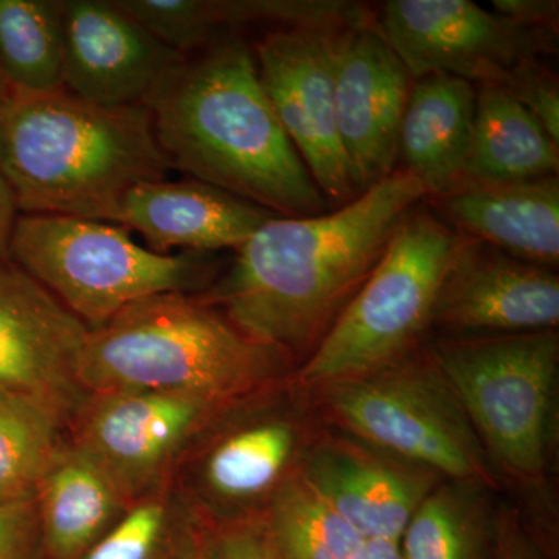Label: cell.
Instances as JSON below:
<instances>
[{"label": "cell", "mask_w": 559, "mask_h": 559, "mask_svg": "<svg viewBox=\"0 0 559 559\" xmlns=\"http://www.w3.org/2000/svg\"><path fill=\"white\" fill-rule=\"evenodd\" d=\"M0 165L20 215L105 223L128 191L171 170L145 105L13 86L0 102Z\"/></svg>", "instance_id": "3"}, {"label": "cell", "mask_w": 559, "mask_h": 559, "mask_svg": "<svg viewBox=\"0 0 559 559\" xmlns=\"http://www.w3.org/2000/svg\"><path fill=\"white\" fill-rule=\"evenodd\" d=\"M0 559H43L35 499L0 507Z\"/></svg>", "instance_id": "30"}, {"label": "cell", "mask_w": 559, "mask_h": 559, "mask_svg": "<svg viewBox=\"0 0 559 559\" xmlns=\"http://www.w3.org/2000/svg\"><path fill=\"white\" fill-rule=\"evenodd\" d=\"M360 16L278 25L252 46L275 116L331 209L360 194L337 134L333 80L337 33Z\"/></svg>", "instance_id": "9"}, {"label": "cell", "mask_w": 559, "mask_h": 559, "mask_svg": "<svg viewBox=\"0 0 559 559\" xmlns=\"http://www.w3.org/2000/svg\"><path fill=\"white\" fill-rule=\"evenodd\" d=\"M282 355L200 296L175 290L134 301L90 329L76 378L86 395L151 390L223 406L271 380Z\"/></svg>", "instance_id": "4"}, {"label": "cell", "mask_w": 559, "mask_h": 559, "mask_svg": "<svg viewBox=\"0 0 559 559\" xmlns=\"http://www.w3.org/2000/svg\"><path fill=\"white\" fill-rule=\"evenodd\" d=\"M218 407L182 393H91L70 421L72 444L132 503L162 487L179 452Z\"/></svg>", "instance_id": "11"}, {"label": "cell", "mask_w": 559, "mask_h": 559, "mask_svg": "<svg viewBox=\"0 0 559 559\" xmlns=\"http://www.w3.org/2000/svg\"><path fill=\"white\" fill-rule=\"evenodd\" d=\"M329 393L334 418L378 451L450 480H491L488 452L432 359H403Z\"/></svg>", "instance_id": "8"}, {"label": "cell", "mask_w": 559, "mask_h": 559, "mask_svg": "<svg viewBox=\"0 0 559 559\" xmlns=\"http://www.w3.org/2000/svg\"><path fill=\"white\" fill-rule=\"evenodd\" d=\"M374 17L414 80L444 73L506 87L525 66L558 53V32L520 27L469 0H388Z\"/></svg>", "instance_id": "10"}, {"label": "cell", "mask_w": 559, "mask_h": 559, "mask_svg": "<svg viewBox=\"0 0 559 559\" xmlns=\"http://www.w3.org/2000/svg\"><path fill=\"white\" fill-rule=\"evenodd\" d=\"M476 481L451 480L419 503L401 536L404 559H491V524Z\"/></svg>", "instance_id": "24"}, {"label": "cell", "mask_w": 559, "mask_h": 559, "mask_svg": "<svg viewBox=\"0 0 559 559\" xmlns=\"http://www.w3.org/2000/svg\"><path fill=\"white\" fill-rule=\"evenodd\" d=\"M64 2L0 0V68L10 86L64 91Z\"/></svg>", "instance_id": "25"}, {"label": "cell", "mask_w": 559, "mask_h": 559, "mask_svg": "<svg viewBox=\"0 0 559 559\" xmlns=\"http://www.w3.org/2000/svg\"><path fill=\"white\" fill-rule=\"evenodd\" d=\"M201 550H202V544H201L200 549H198V550H197V554H194V555H193V558H191V559H200V557H201Z\"/></svg>", "instance_id": "37"}, {"label": "cell", "mask_w": 559, "mask_h": 559, "mask_svg": "<svg viewBox=\"0 0 559 559\" xmlns=\"http://www.w3.org/2000/svg\"><path fill=\"white\" fill-rule=\"evenodd\" d=\"M502 90L522 103L559 143V83L546 62L525 66Z\"/></svg>", "instance_id": "29"}, {"label": "cell", "mask_w": 559, "mask_h": 559, "mask_svg": "<svg viewBox=\"0 0 559 559\" xmlns=\"http://www.w3.org/2000/svg\"><path fill=\"white\" fill-rule=\"evenodd\" d=\"M477 87L469 81L432 73L412 81L401 121L400 170L429 194L450 189L465 175Z\"/></svg>", "instance_id": "19"}, {"label": "cell", "mask_w": 559, "mask_h": 559, "mask_svg": "<svg viewBox=\"0 0 559 559\" xmlns=\"http://www.w3.org/2000/svg\"><path fill=\"white\" fill-rule=\"evenodd\" d=\"M558 323L555 270L463 235L433 308L432 325L463 336H498L557 330Z\"/></svg>", "instance_id": "14"}, {"label": "cell", "mask_w": 559, "mask_h": 559, "mask_svg": "<svg viewBox=\"0 0 559 559\" xmlns=\"http://www.w3.org/2000/svg\"><path fill=\"white\" fill-rule=\"evenodd\" d=\"M17 216H20V212L14 204L13 193H11L9 182L2 171V165H0V257H9L11 234H13Z\"/></svg>", "instance_id": "33"}, {"label": "cell", "mask_w": 559, "mask_h": 559, "mask_svg": "<svg viewBox=\"0 0 559 559\" xmlns=\"http://www.w3.org/2000/svg\"><path fill=\"white\" fill-rule=\"evenodd\" d=\"M87 331L38 280L0 257V390L40 401L69 426L87 396L76 378Z\"/></svg>", "instance_id": "13"}, {"label": "cell", "mask_w": 559, "mask_h": 559, "mask_svg": "<svg viewBox=\"0 0 559 559\" xmlns=\"http://www.w3.org/2000/svg\"><path fill=\"white\" fill-rule=\"evenodd\" d=\"M160 43L179 53L200 51L250 24H307L344 16L342 0H116Z\"/></svg>", "instance_id": "21"}, {"label": "cell", "mask_w": 559, "mask_h": 559, "mask_svg": "<svg viewBox=\"0 0 559 559\" xmlns=\"http://www.w3.org/2000/svg\"><path fill=\"white\" fill-rule=\"evenodd\" d=\"M349 559H404L400 543L389 539H364Z\"/></svg>", "instance_id": "34"}, {"label": "cell", "mask_w": 559, "mask_h": 559, "mask_svg": "<svg viewBox=\"0 0 559 559\" xmlns=\"http://www.w3.org/2000/svg\"><path fill=\"white\" fill-rule=\"evenodd\" d=\"M462 241L423 201L409 210L370 277L311 353L301 380L329 388L406 359L432 326Z\"/></svg>", "instance_id": "5"}, {"label": "cell", "mask_w": 559, "mask_h": 559, "mask_svg": "<svg viewBox=\"0 0 559 559\" xmlns=\"http://www.w3.org/2000/svg\"><path fill=\"white\" fill-rule=\"evenodd\" d=\"M275 213L197 179L156 180L128 191L112 223L135 230L153 252L240 249Z\"/></svg>", "instance_id": "17"}, {"label": "cell", "mask_w": 559, "mask_h": 559, "mask_svg": "<svg viewBox=\"0 0 559 559\" xmlns=\"http://www.w3.org/2000/svg\"><path fill=\"white\" fill-rule=\"evenodd\" d=\"M43 559H83L131 506L79 448L62 444L35 492Z\"/></svg>", "instance_id": "20"}, {"label": "cell", "mask_w": 559, "mask_h": 559, "mask_svg": "<svg viewBox=\"0 0 559 559\" xmlns=\"http://www.w3.org/2000/svg\"><path fill=\"white\" fill-rule=\"evenodd\" d=\"M9 257L72 314L95 329L134 301L212 285L215 253L162 255L105 221L66 215H20Z\"/></svg>", "instance_id": "6"}, {"label": "cell", "mask_w": 559, "mask_h": 559, "mask_svg": "<svg viewBox=\"0 0 559 559\" xmlns=\"http://www.w3.org/2000/svg\"><path fill=\"white\" fill-rule=\"evenodd\" d=\"M460 235L557 270L559 264V178L485 180L462 178L423 200Z\"/></svg>", "instance_id": "16"}, {"label": "cell", "mask_w": 559, "mask_h": 559, "mask_svg": "<svg viewBox=\"0 0 559 559\" xmlns=\"http://www.w3.org/2000/svg\"><path fill=\"white\" fill-rule=\"evenodd\" d=\"M425 197L421 183L399 168L322 215L274 216L235 250L229 270L200 299L250 340L283 355H311Z\"/></svg>", "instance_id": "1"}, {"label": "cell", "mask_w": 559, "mask_h": 559, "mask_svg": "<svg viewBox=\"0 0 559 559\" xmlns=\"http://www.w3.org/2000/svg\"><path fill=\"white\" fill-rule=\"evenodd\" d=\"M380 452L329 441L311 455L304 477L362 538L400 543L437 474Z\"/></svg>", "instance_id": "18"}, {"label": "cell", "mask_w": 559, "mask_h": 559, "mask_svg": "<svg viewBox=\"0 0 559 559\" xmlns=\"http://www.w3.org/2000/svg\"><path fill=\"white\" fill-rule=\"evenodd\" d=\"M266 530L285 559H349L366 539L320 498L304 476L277 489Z\"/></svg>", "instance_id": "27"}, {"label": "cell", "mask_w": 559, "mask_h": 559, "mask_svg": "<svg viewBox=\"0 0 559 559\" xmlns=\"http://www.w3.org/2000/svg\"><path fill=\"white\" fill-rule=\"evenodd\" d=\"M10 90V83L7 81L5 75H3V70L0 68V102L5 97L7 92Z\"/></svg>", "instance_id": "35"}, {"label": "cell", "mask_w": 559, "mask_h": 559, "mask_svg": "<svg viewBox=\"0 0 559 559\" xmlns=\"http://www.w3.org/2000/svg\"><path fill=\"white\" fill-rule=\"evenodd\" d=\"M170 502L164 488L132 502L83 559H190L200 544L178 551Z\"/></svg>", "instance_id": "28"}, {"label": "cell", "mask_w": 559, "mask_h": 559, "mask_svg": "<svg viewBox=\"0 0 559 559\" xmlns=\"http://www.w3.org/2000/svg\"><path fill=\"white\" fill-rule=\"evenodd\" d=\"M297 450V430L283 419H263L234 430L210 450L205 488L229 503L249 502L277 488Z\"/></svg>", "instance_id": "23"}, {"label": "cell", "mask_w": 559, "mask_h": 559, "mask_svg": "<svg viewBox=\"0 0 559 559\" xmlns=\"http://www.w3.org/2000/svg\"><path fill=\"white\" fill-rule=\"evenodd\" d=\"M143 105L170 168L278 216L329 212L261 84L252 46L226 35L189 55Z\"/></svg>", "instance_id": "2"}, {"label": "cell", "mask_w": 559, "mask_h": 559, "mask_svg": "<svg viewBox=\"0 0 559 559\" xmlns=\"http://www.w3.org/2000/svg\"><path fill=\"white\" fill-rule=\"evenodd\" d=\"M473 140L463 178L530 180L559 173V143L513 95L476 86Z\"/></svg>", "instance_id": "22"}, {"label": "cell", "mask_w": 559, "mask_h": 559, "mask_svg": "<svg viewBox=\"0 0 559 559\" xmlns=\"http://www.w3.org/2000/svg\"><path fill=\"white\" fill-rule=\"evenodd\" d=\"M200 559H210L207 550H205V546L202 547Z\"/></svg>", "instance_id": "36"}, {"label": "cell", "mask_w": 559, "mask_h": 559, "mask_svg": "<svg viewBox=\"0 0 559 559\" xmlns=\"http://www.w3.org/2000/svg\"><path fill=\"white\" fill-rule=\"evenodd\" d=\"M183 58L116 2H64L62 86L81 100L143 105Z\"/></svg>", "instance_id": "15"}, {"label": "cell", "mask_w": 559, "mask_h": 559, "mask_svg": "<svg viewBox=\"0 0 559 559\" xmlns=\"http://www.w3.org/2000/svg\"><path fill=\"white\" fill-rule=\"evenodd\" d=\"M433 360L487 450L513 476H543L554 441L557 330L439 342Z\"/></svg>", "instance_id": "7"}, {"label": "cell", "mask_w": 559, "mask_h": 559, "mask_svg": "<svg viewBox=\"0 0 559 559\" xmlns=\"http://www.w3.org/2000/svg\"><path fill=\"white\" fill-rule=\"evenodd\" d=\"M498 559H514V558L503 557V554H500Z\"/></svg>", "instance_id": "38"}, {"label": "cell", "mask_w": 559, "mask_h": 559, "mask_svg": "<svg viewBox=\"0 0 559 559\" xmlns=\"http://www.w3.org/2000/svg\"><path fill=\"white\" fill-rule=\"evenodd\" d=\"M66 426L40 401L0 390V507L35 499Z\"/></svg>", "instance_id": "26"}, {"label": "cell", "mask_w": 559, "mask_h": 559, "mask_svg": "<svg viewBox=\"0 0 559 559\" xmlns=\"http://www.w3.org/2000/svg\"><path fill=\"white\" fill-rule=\"evenodd\" d=\"M204 546L210 559H285L266 525H231L216 532Z\"/></svg>", "instance_id": "31"}, {"label": "cell", "mask_w": 559, "mask_h": 559, "mask_svg": "<svg viewBox=\"0 0 559 559\" xmlns=\"http://www.w3.org/2000/svg\"><path fill=\"white\" fill-rule=\"evenodd\" d=\"M333 80L337 134L362 194L399 170L401 121L414 81L370 9L337 33Z\"/></svg>", "instance_id": "12"}, {"label": "cell", "mask_w": 559, "mask_h": 559, "mask_svg": "<svg viewBox=\"0 0 559 559\" xmlns=\"http://www.w3.org/2000/svg\"><path fill=\"white\" fill-rule=\"evenodd\" d=\"M492 11L511 24L532 31L558 32V0H492Z\"/></svg>", "instance_id": "32"}]
</instances>
